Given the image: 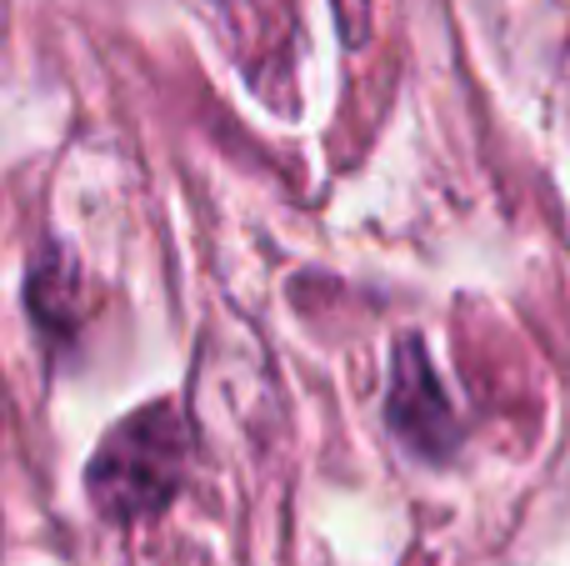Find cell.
Returning a JSON list of instances; mask_svg holds the SVG:
<instances>
[{"mask_svg": "<svg viewBox=\"0 0 570 566\" xmlns=\"http://www.w3.org/2000/svg\"><path fill=\"white\" fill-rule=\"evenodd\" d=\"M190 457V431L170 401H150V407L130 411L126 421L106 431L86 467L90 507L116 527H136L150 521L180 497Z\"/></svg>", "mask_w": 570, "mask_h": 566, "instance_id": "obj_1", "label": "cell"}, {"mask_svg": "<svg viewBox=\"0 0 570 566\" xmlns=\"http://www.w3.org/2000/svg\"><path fill=\"white\" fill-rule=\"evenodd\" d=\"M385 427L421 461H451L455 447H461V421H455L451 401H445V387L435 377L431 357H425L421 336L395 341L391 391H385Z\"/></svg>", "mask_w": 570, "mask_h": 566, "instance_id": "obj_2", "label": "cell"}, {"mask_svg": "<svg viewBox=\"0 0 570 566\" xmlns=\"http://www.w3.org/2000/svg\"><path fill=\"white\" fill-rule=\"evenodd\" d=\"M76 266H70L60 251H46V256L30 266V311L46 331H70L76 326Z\"/></svg>", "mask_w": 570, "mask_h": 566, "instance_id": "obj_3", "label": "cell"}]
</instances>
